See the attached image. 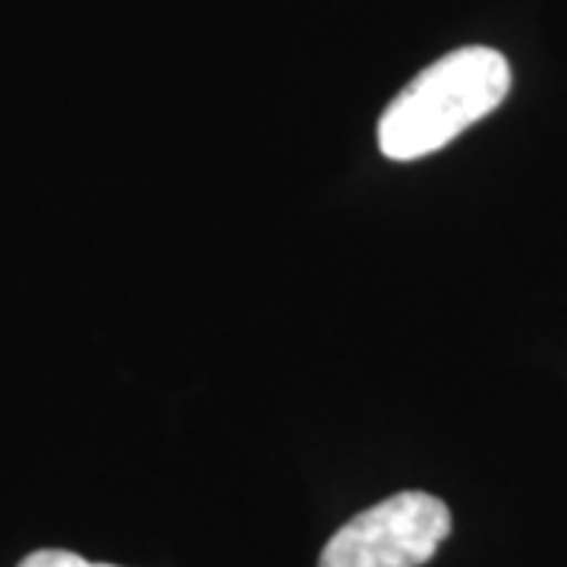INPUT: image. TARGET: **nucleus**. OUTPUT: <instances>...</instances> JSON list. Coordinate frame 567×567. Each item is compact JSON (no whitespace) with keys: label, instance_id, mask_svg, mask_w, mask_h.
<instances>
[{"label":"nucleus","instance_id":"f257e3e1","mask_svg":"<svg viewBox=\"0 0 567 567\" xmlns=\"http://www.w3.org/2000/svg\"><path fill=\"white\" fill-rule=\"evenodd\" d=\"M507 92L511 63L502 51L457 48L394 95L379 121V148L391 162L425 158L488 117Z\"/></svg>","mask_w":567,"mask_h":567},{"label":"nucleus","instance_id":"f03ea898","mask_svg":"<svg viewBox=\"0 0 567 567\" xmlns=\"http://www.w3.org/2000/svg\"><path fill=\"white\" fill-rule=\"evenodd\" d=\"M451 536V511L425 492H398L338 529L319 567H423Z\"/></svg>","mask_w":567,"mask_h":567},{"label":"nucleus","instance_id":"7ed1b4c3","mask_svg":"<svg viewBox=\"0 0 567 567\" xmlns=\"http://www.w3.org/2000/svg\"><path fill=\"white\" fill-rule=\"evenodd\" d=\"M20 567H117V565H95L85 561L76 551H63V548H39L32 555H25Z\"/></svg>","mask_w":567,"mask_h":567}]
</instances>
